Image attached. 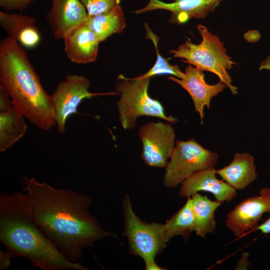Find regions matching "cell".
Here are the masks:
<instances>
[{
  "label": "cell",
  "mask_w": 270,
  "mask_h": 270,
  "mask_svg": "<svg viewBox=\"0 0 270 270\" xmlns=\"http://www.w3.org/2000/svg\"><path fill=\"white\" fill-rule=\"evenodd\" d=\"M90 83L84 76L67 74L64 80L58 84L50 95L54 107L56 126L60 133L65 132L68 118L77 112L80 102L84 99H90L98 95L89 92Z\"/></svg>",
  "instance_id": "9"
},
{
  "label": "cell",
  "mask_w": 270,
  "mask_h": 270,
  "mask_svg": "<svg viewBox=\"0 0 270 270\" xmlns=\"http://www.w3.org/2000/svg\"><path fill=\"white\" fill-rule=\"evenodd\" d=\"M0 81L14 108L30 123L44 131L56 126L51 96L44 88L26 52L9 36L0 40Z\"/></svg>",
  "instance_id": "3"
},
{
  "label": "cell",
  "mask_w": 270,
  "mask_h": 270,
  "mask_svg": "<svg viewBox=\"0 0 270 270\" xmlns=\"http://www.w3.org/2000/svg\"><path fill=\"white\" fill-rule=\"evenodd\" d=\"M168 79L178 84L188 92L192 100L195 111L200 115L201 124L203 123L204 117V107L209 108L212 98L222 92L226 87L220 80L216 84H208L205 80L203 71L190 64L185 68L182 78L170 76Z\"/></svg>",
  "instance_id": "12"
},
{
  "label": "cell",
  "mask_w": 270,
  "mask_h": 270,
  "mask_svg": "<svg viewBox=\"0 0 270 270\" xmlns=\"http://www.w3.org/2000/svg\"><path fill=\"white\" fill-rule=\"evenodd\" d=\"M216 174L214 166L196 172L181 184L179 196L188 198L204 191L212 194L217 200L232 202L236 197V190L223 180L218 178Z\"/></svg>",
  "instance_id": "13"
},
{
  "label": "cell",
  "mask_w": 270,
  "mask_h": 270,
  "mask_svg": "<svg viewBox=\"0 0 270 270\" xmlns=\"http://www.w3.org/2000/svg\"><path fill=\"white\" fill-rule=\"evenodd\" d=\"M124 226L122 235L127 238L129 253L140 257L147 270H162L155 262L156 256L168 242L164 224L148 223L141 220L134 212L128 195L122 201Z\"/></svg>",
  "instance_id": "5"
},
{
  "label": "cell",
  "mask_w": 270,
  "mask_h": 270,
  "mask_svg": "<svg viewBox=\"0 0 270 270\" xmlns=\"http://www.w3.org/2000/svg\"><path fill=\"white\" fill-rule=\"evenodd\" d=\"M217 174L236 190H242L257 178L254 158L248 152L236 153L231 162L216 170Z\"/></svg>",
  "instance_id": "17"
},
{
  "label": "cell",
  "mask_w": 270,
  "mask_h": 270,
  "mask_svg": "<svg viewBox=\"0 0 270 270\" xmlns=\"http://www.w3.org/2000/svg\"><path fill=\"white\" fill-rule=\"evenodd\" d=\"M170 122H149L141 126L142 160L150 167L166 168L174 147L176 133Z\"/></svg>",
  "instance_id": "8"
},
{
  "label": "cell",
  "mask_w": 270,
  "mask_h": 270,
  "mask_svg": "<svg viewBox=\"0 0 270 270\" xmlns=\"http://www.w3.org/2000/svg\"><path fill=\"white\" fill-rule=\"evenodd\" d=\"M197 28L202 37L199 44L186 40L176 50H170V52L175 58L200 68L216 74L224 82L233 94H236L238 88L232 84V80L227 70H230L236 64L226 52L224 44L219 38L210 32L207 28L200 24Z\"/></svg>",
  "instance_id": "4"
},
{
  "label": "cell",
  "mask_w": 270,
  "mask_h": 270,
  "mask_svg": "<svg viewBox=\"0 0 270 270\" xmlns=\"http://www.w3.org/2000/svg\"><path fill=\"white\" fill-rule=\"evenodd\" d=\"M144 26L146 30V38L150 39L154 44L157 58L156 62L152 68L146 73L138 76L150 78L154 76L168 74L179 78H182L184 72L180 70L178 66L170 64L168 59L164 58L160 56L158 48L159 37L152 32L148 23H145Z\"/></svg>",
  "instance_id": "22"
},
{
  "label": "cell",
  "mask_w": 270,
  "mask_h": 270,
  "mask_svg": "<svg viewBox=\"0 0 270 270\" xmlns=\"http://www.w3.org/2000/svg\"><path fill=\"white\" fill-rule=\"evenodd\" d=\"M36 0H0V6L6 11L26 10Z\"/></svg>",
  "instance_id": "24"
},
{
  "label": "cell",
  "mask_w": 270,
  "mask_h": 270,
  "mask_svg": "<svg viewBox=\"0 0 270 270\" xmlns=\"http://www.w3.org/2000/svg\"><path fill=\"white\" fill-rule=\"evenodd\" d=\"M0 242L12 258H26L42 270H88L68 260L44 234L24 192L0 194Z\"/></svg>",
  "instance_id": "2"
},
{
  "label": "cell",
  "mask_w": 270,
  "mask_h": 270,
  "mask_svg": "<svg viewBox=\"0 0 270 270\" xmlns=\"http://www.w3.org/2000/svg\"><path fill=\"white\" fill-rule=\"evenodd\" d=\"M0 24L7 36L12 37L25 48H35L40 41L36 21L32 17L0 11Z\"/></svg>",
  "instance_id": "16"
},
{
  "label": "cell",
  "mask_w": 270,
  "mask_h": 270,
  "mask_svg": "<svg viewBox=\"0 0 270 270\" xmlns=\"http://www.w3.org/2000/svg\"><path fill=\"white\" fill-rule=\"evenodd\" d=\"M20 183L30 200L36 222L70 261L78 262L86 248L108 236L116 237L90 214V196L56 188L33 177L22 176Z\"/></svg>",
  "instance_id": "1"
},
{
  "label": "cell",
  "mask_w": 270,
  "mask_h": 270,
  "mask_svg": "<svg viewBox=\"0 0 270 270\" xmlns=\"http://www.w3.org/2000/svg\"><path fill=\"white\" fill-rule=\"evenodd\" d=\"M86 24L102 42L113 34L122 33L126 27V22L124 11L118 3L107 12L88 16Z\"/></svg>",
  "instance_id": "20"
},
{
  "label": "cell",
  "mask_w": 270,
  "mask_h": 270,
  "mask_svg": "<svg viewBox=\"0 0 270 270\" xmlns=\"http://www.w3.org/2000/svg\"><path fill=\"white\" fill-rule=\"evenodd\" d=\"M46 20L54 38L64 40L74 30L85 24L88 16L80 0H51Z\"/></svg>",
  "instance_id": "11"
},
{
  "label": "cell",
  "mask_w": 270,
  "mask_h": 270,
  "mask_svg": "<svg viewBox=\"0 0 270 270\" xmlns=\"http://www.w3.org/2000/svg\"><path fill=\"white\" fill-rule=\"evenodd\" d=\"M184 206L164 224L166 238L168 242L173 236H182L187 240L194 230V218L191 196L187 198Z\"/></svg>",
  "instance_id": "21"
},
{
  "label": "cell",
  "mask_w": 270,
  "mask_h": 270,
  "mask_svg": "<svg viewBox=\"0 0 270 270\" xmlns=\"http://www.w3.org/2000/svg\"><path fill=\"white\" fill-rule=\"evenodd\" d=\"M264 213L270 214V188H264L259 194L244 199L227 214L226 226L236 238L255 230Z\"/></svg>",
  "instance_id": "10"
},
{
  "label": "cell",
  "mask_w": 270,
  "mask_h": 270,
  "mask_svg": "<svg viewBox=\"0 0 270 270\" xmlns=\"http://www.w3.org/2000/svg\"><path fill=\"white\" fill-rule=\"evenodd\" d=\"M25 118L14 106L0 110V151L4 152L27 132Z\"/></svg>",
  "instance_id": "19"
},
{
  "label": "cell",
  "mask_w": 270,
  "mask_h": 270,
  "mask_svg": "<svg viewBox=\"0 0 270 270\" xmlns=\"http://www.w3.org/2000/svg\"><path fill=\"white\" fill-rule=\"evenodd\" d=\"M260 230L262 233L264 234H268L270 233V214L269 218L263 223L259 224L255 229V230Z\"/></svg>",
  "instance_id": "26"
},
{
  "label": "cell",
  "mask_w": 270,
  "mask_h": 270,
  "mask_svg": "<svg viewBox=\"0 0 270 270\" xmlns=\"http://www.w3.org/2000/svg\"><path fill=\"white\" fill-rule=\"evenodd\" d=\"M64 40L65 54L72 62L85 64L96 60L100 42L86 24L74 30Z\"/></svg>",
  "instance_id": "15"
},
{
  "label": "cell",
  "mask_w": 270,
  "mask_h": 270,
  "mask_svg": "<svg viewBox=\"0 0 270 270\" xmlns=\"http://www.w3.org/2000/svg\"><path fill=\"white\" fill-rule=\"evenodd\" d=\"M118 78L120 81L116 86V90L120 98L117 106L119 119L124 130L135 128L136 120L140 116L159 118L173 124L178 121L174 116H166L162 104L149 96L150 78H128L122 74Z\"/></svg>",
  "instance_id": "6"
},
{
  "label": "cell",
  "mask_w": 270,
  "mask_h": 270,
  "mask_svg": "<svg viewBox=\"0 0 270 270\" xmlns=\"http://www.w3.org/2000/svg\"><path fill=\"white\" fill-rule=\"evenodd\" d=\"M218 155L202 146L194 138L177 140L165 168L164 185L174 188L199 170L214 166Z\"/></svg>",
  "instance_id": "7"
},
{
  "label": "cell",
  "mask_w": 270,
  "mask_h": 270,
  "mask_svg": "<svg viewBox=\"0 0 270 270\" xmlns=\"http://www.w3.org/2000/svg\"><path fill=\"white\" fill-rule=\"evenodd\" d=\"M223 0H174L167 3L160 0H149L143 8L134 12L141 14L148 11L163 10L172 13L171 21L183 24L192 18H204Z\"/></svg>",
  "instance_id": "14"
},
{
  "label": "cell",
  "mask_w": 270,
  "mask_h": 270,
  "mask_svg": "<svg viewBox=\"0 0 270 270\" xmlns=\"http://www.w3.org/2000/svg\"><path fill=\"white\" fill-rule=\"evenodd\" d=\"M85 7L88 16L99 15L114 8L118 0H80Z\"/></svg>",
  "instance_id": "23"
},
{
  "label": "cell",
  "mask_w": 270,
  "mask_h": 270,
  "mask_svg": "<svg viewBox=\"0 0 270 270\" xmlns=\"http://www.w3.org/2000/svg\"><path fill=\"white\" fill-rule=\"evenodd\" d=\"M191 198L194 218V231L202 238L208 234H214L216 227L214 214L222 202L212 200L198 192L192 195Z\"/></svg>",
  "instance_id": "18"
},
{
  "label": "cell",
  "mask_w": 270,
  "mask_h": 270,
  "mask_svg": "<svg viewBox=\"0 0 270 270\" xmlns=\"http://www.w3.org/2000/svg\"><path fill=\"white\" fill-rule=\"evenodd\" d=\"M270 70V56H268L266 60L262 61L259 68V70Z\"/></svg>",
  "instance_id": "27"
},
{
  "label": "cell",
  "mask_w": 270,
  "mask_h": 270,
  "mask_svg": "<svg viewBox=\"0 0 270 270\" xmlns=\"http://www.w3.org/2000/svg\"><path fill=\"white\" fill-rule=\"evenodd\" d=\"M12 258L8 251L4 252L0 250V270H7L10 266Z\"/></svg>",
  "instance_id": "25"
}]
</instances>
